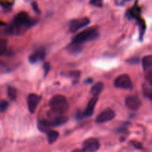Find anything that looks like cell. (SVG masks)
Returning <instances> with one entry per match:
<instances>
[{"label":"cell","mask_w":152,"mask_h":152,"mask_svg":"<svg viewBox=\"0 0 152 152\" xmlns=\"http://www.w3.org/2000/svg\"><path fill=\"white\" fill-rule=\"evenodd\" d=\"M49 106L53 113L62 114L67 111V110L69 108V104L65 96L57 94L53 96L50 99Z\"/></svg>","instance_id":"7a4b0ae2"},{"label":"cell","mask_w":152,"mask_h":152,"mask_svg":"<svg viewBox=\"0 0 152 152\" xmlns=\"http://www.w3.org/2000/svg\"><path fill=\"white\" fill-rule=\"evenodd\" d=\"M34 22L30 19L25 12H20L14 17L13 23L6 29V32L11 35L22 34L28 28L34 25Z\"/></svg>","instance_id":"6da1fadb"},{"label":"cell","mask_w":152,"mask_h":152,"mask_svg":"<svg viewBox=\"0 0 152 152\" xmlns=\"http://www.w3.org/2000/svg\"><path fill=\"white\" fill-rule=\"evenodd\" d=\"M97 100H98L97 96H93V97L89 100L88 103L87 105V107H86L84 112H83L84 117H91V116L94 114V108L95 106H96Z\"/></svg>","instance_id":"30bf717a"},{"label":"cell","mask_w":152,"mask_h":152,"mask_svg":"<svg viewBox=\"0 0 152 152\" xmlns=\"http://www.w3.org/2000/svg\"><path fill=\"white\" fill-rule=\"evenodd\" d=\"M89 23H90V19L87 17L73 19L69 23V29L71 32L75 33L81 28L87 26Z\"/></svg>","instance_id":"5b68a950"},{"label":"cell","mask_w":152,"mask_h":152,"mask_svg":"<svg viewBox=\"0 0 152 152\" xmlns=\"http://www.w3.org/2000/svg\"><path fill=\"white\" fill-rule=\"evenodd\" d=\"M45 57V50H43V49H39V50H36L34 53H32L29 56L28 59H29V62L31 63L34 64L43 60Z\"/></svg>","instance_id":"8fae6325"},{"label":"cell","mask_w":152,"mask_h":152,"mask_svg":"<svg viewBox=\"0 0 152 152\" xmlns=\"http://www.w3.org/2000/svg\"><path fill=\"white\" fill-rule=\"evenodd\" d=\"M102 1L103 0H91L90 4L95 6V7H102Z\"/></svg>","instance_id":"44dd1931"},{"label":"cell","mask_w":152,"mask_h":152,"mask_svg":"<svg viewBox=\"0 0 152 152\" xmlns=\"http://www.w3.org/2000/svg\"><path fill=\"white\" fill-rule=\"evenodd\" d=\"M68 120L66 117L62 115V114H59L58 116L53 117L50 120H48L49 125H50V127H57V126H62L64 123H65Z\"/></svg>","instance_id":"7c38bea8"},{"label":"cell","mask_w":152,"mask_h":152,"mask_svg":"<svg viewBox=\"0 0 152 152\" xmlns=\"http://www.w3.org/2000/svg\"><path fill=\"white\" fill-rule=\"evenodd\" d=\"M71 152H84L83 149H74V151H72Z\"/></svg>","instance_id":"83f0119b"},{"label":"cell","mask_w":152,"mask_h":152,"mask_svg":"<svg viewBox=\"0 0 152 152\" xmlns=\"http://www.w3.org/2000/svg\"><path fill=\"white\" fill-rule=\"evenodd\" d=\"M6 50H7V42L4 39H1V42H0V53L1 55L6 53Z\"/></svg>","instance_id":"ac0fdd59"},{"label":"cell","mask_w":152,"mask_h":152,"mask_svg":"<svg viewBox=\"0 0 152 152\" xmlns=\"http://www.w3.org/2000/svg\"><path fill=\"white\" fill-rule=\"evenodd\" d=\"M145 79L150 86H152V68L148 70L145 74Z\"/></svg>","instance_id":"ffe728a7"},{"label":"cell","mask_w":152,"mask_h":152,"mask_svg":"<svg viewBox=\"0 0 152 152\" xmlns=\"http://www.w3.org/2000/svg\"><path fill=\"white\" fill-rule=\"evenodd\" d=\"M80 73L79 71H74V72L71 73V75L72 76V77H75V78H77V77H80Z\"/></svg>","instance_id":"484cf974"},{"label":"cell","mask_w":152,"mask_h":152,"mask_svg":"<svg viewBox=\"0 0 152 152\" xmlns=\"http://www.w3.org/2000/svg\"><path fill=\"white\" fill-rule=\"evenodd\" d=\"M99 33L98 30L95 27H92V28H89L77 34V35H76L72 39L71 43L81 45L82 43L96 39L99 37Z\"/></svg>","instance_id":"3957f363"},{"label":"cell","mask_w":152,"mask_h":152,"mask_svg":"<svg viewBox=\"0 0 152 152\" xmlns=\"http://www.w3.org/2000/svg\"><path fill=\"white\" fill-rule=\"evenodd\" d=\"M114 86L121 89H132V82L131 78L127 74H122L117 77L114 80Z\"/></svg>","instance_id":"277c9868"},{"label":"cell","mask_w":152,"mask_h":152,"mask_svg":"<svg viewBox=\"0 0 152 152\" xmlns=\"http://www.w3.org/2000/svg\"><path fill=\"white\" fill-rule=\"evenodd\" d=\"M104 88V85L102 83H97L92 86L91 89V94L94 95V96H98L99 94L102 91Z\"/></svg>","instance_id":"4fadbf2b"},{"label":"cell","mask_w":152,"mask_h":152,"mask_svg":"<svg viewBox=\"0 0 152 152\" xmlns=\"http://www.w3.org/2000/svg\"><path fill=\"white\" fill-rule=\"evenodd\" d=\"M39 100L40 96L36 94H31L28 95V99H27V104H28V110L31 114H34L37 110Z\"/></svg>","instance_id":"ba28073f"},{"label":"cell","mask_w":152,"mask_h":152,"mask_svg":"<svg viewBox=\"0 0 152 152\" xmlns=\"http://www.w3.org/2000/svg\"><path fill=\"white\" fill-rule=\"evenodd\" d=\"M126 105L129 109L136 111L141 106V101L137 96H130L126 99Z\"/></svg>","instance_id":"9c48e42d"},{"label":"cell","mask_w":152,"mask_h":152,"mask_svg":"<svg viewBox=\"0 0 152 152\" xmlns=\"http://www.w3.org/2000/svg\"><path fill=\"white\" fill-rule=\"evenodd\" d=\"M126 1H129V0H126Z\"/></svg>","instance_id":"f1b7e54d"},{"label":"cell","mask_w":152,"mask_h":152,"mask_svg":"<svg viewBox=\"0 0 152 152\" xmlns=\"http://www.w3.org/2000/svg\"><path fill=\"white\" fill-rule=\"evenodd\" d=\"M50 128L51 127L49 125L48 120H40V121H38V129L41 132L48 134L50 131Z\"/></svg>","instance_id":"9a60e30c"},{"label":"cell","mask_w":152,"mask_h":152,"mask_svg":"<svg viewBox=\"0 0 152 152\" xmlns=\"http://www.w3.org/2000/svg\"><path fill=\"white\" fill-rule=\"evenodd\" d=\"M7 107H8V102L5 100H2L1 102V105H0V110L1 112H4L7 110Z\"/></svg>","instance_id":"7402d4cb"},{"label":"cell","mask_w":152,"mask_h":152,"mask_svg":"<svg viewBox=\"0 0 152 152\" xmlns=\"http://www.w3.org/2000/svg\"><path fill=\"white\" fill-rule=\"evenodd\" d=\"M143 92L144 94L152 101V86H148V87H144Z\"/></svg>","instance_id":"d6986e66"},{"label":"cell","mask_w":152,"mask_h":152,"mask_svg":"<svg viewBox=\"0 0 152 152\" xmlns=\"http://www.w3.org/2000/svg\"><path fill=\"white\" fill-rule=\"evenodd\" d=\"M7 96L12 101H14L16 99V90L13 87H7Z\"/></svg>","instance_id":"e0dca14e"},{"label":"cell","mask_w":152,"mask_h":152,"mask_svg":"<svg viewBox=\"0 0 152 152\" xmlns=\"http://www.w3.org/2000/svg\"><path fill=\"white\" fill-rule=\"evenodd\" d=\"M133 145L134 147H136V148H142V145L137 142H133Z\"/></svg>","instance_id":"4316f807"},{"label":"cell","mask_w":152,"mask_h":152,"mask_svg":"<svg viewBox=\"0 0 152 152\" xmlns=\"http://www.w3.org/2000/svg\"><path fill=\"white\" fill-rule=\"evenodd\" d=\"M32 7H33V9H34V10L36 12V13H39V9H38V6H37V2H35V1L33 2Z\"/></svg>","instance_id":"d4e9b609"},{"label":"cell","mask_w":152,"mask_h":152,"mask_svg":"<svg viewBox=\"0 0 152 152\" xmlns=\"http://www.w3.org/2000/svg\"><path fill=\"white\" fill-rule=\"evenodd\" d=\"M47 137H48V140L49 143L52 144L57 140V139L59 137V132H56V131L50 130V132L47 134Z\"/></svg>","instance_id":"2e32d148"},{"label":"cell","mask_w":152,"mask_h":152,"mask_svg":"<svg viewBox=\"0 0 152 152\" xmlns=\"http://www.w3.org/2000/svg\"><path fill=\"white\" fill-rule=\"evenodd\" d=\"M115 116L116 114L114 111H113L112 109H110V108H107V109L102 111V112H100L96 116V123H99V124L107 123V122L114 120Z\"/></svg>","instance_id":"8992f818"},{"label":"cell","mask_w":152,"mask_h":152,"mask_svg":"<svg viewBox=\"0 0 152 152\" xmlns=\"http://www.w3.org/2000/svg\"><path fill=\"white\" fill-rule=\"evenodd\" d=\"M115 1V3L117 5H119V6H122L124 4L125 1H126V0H114Z\"/></svg>","instance_id":"cb8c5ba5"},{"label":"cell","mask_w":152,"mask_h":152,"mask_svg":"<svg viewBox=\"0 0 152 152\" xmlns=\"http://www.w3.org/2000/svg\"><path fill=\"white\" fill-rule=\"evenodd\" d=\"M142 68L145 71L152 68V56L148 55V56H144L142 59Z\"/></svg>","instance_id":"5bb4252c"},{"label":"cell","mask_w":152,"mask_h":152,"mask_svg":"<svg viewBox=\"0 0 152 152\" xmlns=\"http://www.w3.org/2000/svg\"><path fill=\"white\" fill-rule=\"evenodd\" d=\"M43 68H44L45 71V76H46L48 74L49 71H50V64L48 62H45L44 65H43Z\"/></svg>","instance_id":"603a6c76"},{"label":"cell","mask_w":152,"mask_h":152,"mask_svg":"<svg viewBox=\"0 0 152 152\" xmlns=\"http://www.w3.org/2000/svg\"><path fill=\"white\" fill-rule=\"evenodd\" d=\"M100 147L99 140L96 138H89L83 143V150L84 152H96Z\"/></svg>","instance_id":"52a82bcc"}]
</instances>
